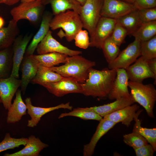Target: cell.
Listing matches in <instances>:
<instances>
[{
	"instance_id": "obj_1",
	"label": "cell",
	"mask_w": 156,
	"mask_h": 156,
	"mask_svg": "<svg viewBox=\"0 0 156 156\" xmlns=\"http://www.w3.org/2000/svg\"><path fill=\"white\" fill-rule=\"evenodd\" d=\"M116 75V69L105 68L101 70L91 68L86 82L81 84L82 94L86 96L107 97Z\"/></svg>"
},
{
	"instance_id": "obj_2",
	"label": "cell",
	"mask_w": 156,
	"mask_h": 156,
	"mask_svg": "<svg viewBox=\"0 0 156 156\" xmlns=\"http://www.w3.org/2000/svg\"><path fill=\"white\" fill-rule=\"evenodd\" d=\"M64 64L59 66L49 68L62 76L73 78L81 84L86 82L90 70L96 65L94 61L87 59L79 55L68 56Z\"/></svg>"
},
{
	"instance_id": "obj_3",
	"label": "cell",
	"mask_w": 156,
	"mask_h": 156,
	"mask_svg": "<svg viewBox=\"0 0 156 156\" xmlns=\"http://www.w3.org/2000/svg\"><path fill=\"white\" fill-rule=\"evenodd\" d=\"M50 28L53 30L62 29L64 31V36L67 41L70 42L83 28V25L79 14L69 10L54 15L50 22Z\"/></svg>"
},
{
	"instance_id": "obj_4",
	"label": "cell",
	"mask_w": 156,
	"mask_h": 156,
	"mask_svg": "<svg viewBox=\"0 0 156 156\" xmlns=\"http://www.w3.org/2000/svg\"><path fill=\"white\" fill-rule=\"evenodd\" d=\"M130 94L136 102L142 106L148 116L154 118L153 109L156 101V90L152 84L142 82H128Z\"/></svg>"
},
{
	"instance_id": "obj_5",
	"label": "cell",
	"mask_w": 156,
	"mask_h": 156,
	"mask_svg": "<svg viewBox=\"0 0 156 156\" xmlns=\"http://www.w3.org/2000/svg\"><path fill=\"white\" fill-rule=\"evenodd\" d=\"M103 3V0H86L81 6L79 14L83 28L88 31L90 37L101 17Z\"/></svg>"
},
{
	"instance_id": "obj_6",
	"label": "cell",
	"mask_w": 156,
	"mask_h": 156,
	"mask_svg": "<svg viewBox=\"0 0 156 156\" xmlns=\"http://www.w3.org/2000/svg\"><path fill=\"white\" fill-rule=\"evenodd\" d=\"M44 6L41 1L21 2L10 11L12 19L17 22L26 19L33 23L38 22L42 15Z\"/></svg>"
},
{
	"instance_id": "obj_7",
	"label": "cell",
	"mask_w": 156,
	"mask_h": 156,
	"mask_svg": "<svg viewBox=\"0 0 156 156\" xmlns=\"http://www.w3.org/2000/svg\"><path fill=\"white\" fill-rule=\"evenodd\" d=\"M140 56V41L135 39L133 42L120 52L113 61L108 64V68L126 69Z\"/></svg>"
},
{
	"instance_id": "obj_8",
	"label": "cell",
	"mask_w": 156,
	"mask_h": 156,
	"mask_svg": "<svg viewBox=\"0 0 156 156\" xmlns=\"http://www.w3.org/2000/svg\"><path fill=\"white\" fill-rule=\"evenodd\" d=\"M116 23L115 19L101 17L90 38L89 47L101 49L105 40L111 35Z\"/></svg>"
},
{
	"instance_id": "obj_9",
	"label": "cell",
	"mask_w": 156,
	"mask_h": 156,
	"mask_svg": "<svg viewBox=\"0 0 156 156\" xmlns=\"http://www.w3.org/2000/svg\"><path fill=\"white\" fill-rule=\"evenodd\" d=\"M38 55L51 52H57L72 56L81 54V51L71 49L64 46L55 39L52 32L49 30L36 49Z\"/></svg>"
},
{
	"instance_id": "obj_10",
	"label": "cell",
	"mask_w": 156,
	"mask_h": 156,
	"mask_svg": "<svg viewBox=\"0 0 156 156\" xmlns=\"http://www.w3.org/2000/svg\"><path fill=\"white\" fill-rule=\"evenodd\" d=\"M49 92L58 97L70 93L82 94L81 84L70 78L47 83L43 86Z\"/></svg>"
},
{
	"instance_id": "obj_11",
	"label": "cell",
	"mask_w": 156,
	"mask_h": 156,
	"mask_svg": "<svg viewBox=\"0 0 156 156\" xmlns=\"http://www.w3.org/2000/svg\"><path fill=\"white\" fill-rule=\"evenodd\" d=\"M147 60L141 56L125 69L130 81L142 83L145 79L152 78L154 79L156 84V77L150 69Z\"/></svg>"
},
{
	"instance_id": "obj_12",
	"label": "cell",
	"mask_w": 156,
	"mask_h": 156,
	"mask_svg": "<svg viewBox=\"0 0 156 156\" xmlns=\"http://www.w3.org/2000/svg\"><path fill=\"white\" fill-rule=\"evenodd\" d=\"M136 9L133 4L120 0H103L101 16L116 19Z\"/></svg>"
},
{
	"instance_id": "obj_13",
	"label": "cell",
	"mask_w": 156,
	"mask_h": 156,
	"mask_svg": "<svg viewBox=\"0 0 156 156\" xmlns=\"http://www.w3.org/2000/svg\"><path fill=\"white\" fill-rule=\"evenodd\" d=\"M32 36L31 34L17 37L13 44L12 67L10 76L19 77V70L27 46Z\"/></svg>"
},
{
	"instance_id": "obj_14",
	"label": "cell",
	"mask_w": 156,
	"mask_h": 156,
	"mask_svg": "<svg viewBox=\"0 0 156 156\" xmlns=\"http://www.w3.org/2000/svg\"><path fill=\"white\" fill-rule=\"evenodd\" d=\"M25 101L27 106V114L31 117V119L28 120L27 125V126L30 127H34L36 126L42 116L49 112L62 108L72 110L73 108L72 106L70 105L69 102L61 103L53 107H42L33 106L32 105L31 99L29 97L27 98Z\"/></svg>"
},
{
	"instance_id": "obj_15",
	"label": "cell",
	"mask_w": 156,
	"mask_h": 156,
	"mask_svg": "<svg viewBox=\"0 0 156 156\" xmlns=\"http://www.w3.org/2000/svg\"><path fill=\"white\" fill-rule=\"evenodd\" d=\"M21 83V79L10 76L0 79V97L6 109L11 106L12 99Z\"/></svg>"
},
{
	"instance_id": "obj_16",
	"label": "cell",
	"mask_w": 156,
	"mask_h": 156,
	"mask_svg": "<svg viewBox=\"0 0 156 156\" xmlns=\"http://www.w3.org/2000/svg\"><path fill=\"white\" fill-rule=\"evenodd\" d=\"M129 79L126 70L116 69V75L112 89L107 97L110 100H117L130 96L128 90Z\"/></svg>"
},
{
	"instance_id": "obj_17",
	"label": "cell",
	"mask_w": 156,
	"mask_h": 156,
	"mask_svg": "<svg viewBox=\"0 0 156 156\" xmlns=\"http://www.w3.org/2000/svg\"><path fill=\"white\" fill-rule=\"evenodd\" d=\"M139 108L138 105L133 104L107 114L103 117L116 124L121 122L128 127L135 117L139 115L142 112L141 110H138Z\"/></svg>"
},
{
	"instance_id": "obj_18",
	"label": "cell",
	"mask_w": 156,
	"mask_h": 156,
	"mask_svg": "<svg viewBox=\"0 0 156 156\" xmlns=\"http://www.w3.org/2000/svg\"><path fill=\"white\" fill-rule=\"evenodd\" d=\"M116 124L109 120L102 118L99 121L96 131L89 143L84 145L83 155L92 156L94 153L95 147L100 139Z\"/></svg>"
},
{
	"instance_id": "obj_19",
	"label": "cell",
	"mask_w": 156,
	"mask_h": 156,
	"mask_svg": "<svg viewBox=\"0 0 156 156\" xmlns=\"http://www.w3.org/2000/svg\"><path fill=\"white\" fill-rule=\"evenodd\" d=\"M40 64L31 55H26L22 64L21 91L24 94L29 83L36 76Z\"/></svg>"
},
{
	"instance_id": "obj_20",
	"label": "cell",
	"mask_w": 156,
	"mask_h": 156,
	"mask_svg": "<svg viewBox=\"0 0 156 156\" xmlns=\"http://www.w3.org/2000/svg\"><path fill=\"white\" fill-rule=\"evenodd\" d=\"M134 103L135 101L131 95L129 97L116 100L110 103L85 108L96 113L103 118L117 110L132 105Z\"/></svg>"
},
{
	"instance_id": "obj_21",
	"label": "cell",
	"mask_w": 156,
	"mask_h": 156,
	"mask_svg": "<svg viewBox=\"0 0 156 156\" xmlns=\"http://www.w3.org/2000/svg\"><path fill=\"white\" fill-rule=\"evenodd\" d=\"M52 18V14L49 12H46L43 14L40 28L27 48L26 55H33L38 44L50 30V24Z\"/></svg>"
},
{
	"instance_id": "obj_22",
	"label": "cell",
	"mask_w": 156,
	"mask_h": 156,
	"mask_svg": "<svg viewBox=\"0 0 156 156\" xmlns=\"http://www.w3.org/2000/svg\"><path fill=\"white\" fill-rule=\"evenodd\" d=\"M48 145L42 142L38 138L33 135L29 136L25 147L21 150L13 153H5V156H38L40 151Z\"/></svg>"
},
{
	"instance_id": "obj_23",
	"label": "cell",
	"mask_w": 156,
	"mask_h": 156,
	"mask_svg": "<svg viewBox=\"0 0 156 156\" xmlns=\"http://www.w3.org/2000/svg\"><path fill=\"white\" fill-rule=\"evenodd\" d=\"M21 90H17L16 97L9 109L7 118L8 123H14L20 120L22 116L26 114L27 106L22 98Z\"/></svg>"
},
{
	"instance_id": "obj_24",
	"label": "cell",
	"mask_w": 156,
	"mask_h": 156,
	"mask_svg": "<svg viewBox=\"0 0 156 156\" xmlns=\"http://www.w3.org/2000/svg\"><path fill=\"white\" fill-rule=\"evenodd\" d=\"M41 1L44 6L51 5L54 15L69 10L79 14L82 6L76 0H42Z\"/></svg>"
},
{
	"instance_id": "obj_25",
	"label": "cell",
	"mask_w": 156,
	"mask_h": 156,
	"mask_svg": "<svg viewBox=\"0 0 156 156\" xmlns=\"http://www.w3.org/2000/svg\"><path fill=\"white\" fill-rule=\"evenodd\" d=\"M18 32L17 22L12 19L6 27L0 29V50L10 47Z\"/></svg>"
},
{
	"instance_id": "obj_26",
	"label": "cell",
	"mask_w": 156,
	"mask_h": 156,
	"mask_svg": "<svg viewBox=\"0 0 156 156\" xmlns=\"http://www.w3.org/2000/svg\"><path fill=\"white\" fill-rule=\"evenodd\" d=\"M66 78L49 68L40 65L36 76L31 82L33 84L43 86L47 83L60 81Z\"/></svg>"
},
{
	"instance_id": "obj_27",
	"label": "cell",
	"mask_w": 156,
	"mask_h": 156,
	"mask_svg": "<svg viewBox=\"0 0 156 156\" xmlns=\"http://www.w3.org/2000/svg\"><path fill=\"white\" fill-rule=\"evenodd\" d=\"M115 19L116 23L121 25L127 30L128 35H131L142 24L137 9Z\"/></svg>"
},
{
	"instance_id": "obj_28",
	"label": "cell",
	"mask_w": 156,
	"mask_h": 156,
	"mask_svg": "<svg viewBox=\"0 0 156 156\" xmlns=\"http://www.w3.org/2000/svg\"><path fill=\"white\" fill-rule=\"evenodd\" d=\"M40 65L51 68L60 63H65L68 55L57 52H51L38 55H32Z\"/></svg>"
},
{
	"instance_id": "obj_29",
	"label": "cell",
	"mask_w": 156,
	"mask_h": 156,
	"mask_svg": "<svg viewBox=\"0 0 156 156\" xmlns=\"http://www.w3.org/2000/svg\"><path fill=\"white\" fill-rule=\"evenodd\" d=\"M12 53L10 47L0 50V79L8 77L12 67Z\"/></svg>"
},
{
	"instance_id": "obj_30",
	"label": "cell",
	"mask_w": 156,
	"mask_h": 156,
	"mask_svg": "<svg viewBox=\"0 0 156 156\" xmlns=\"http://www.w3.org/2000/svg\"><path fill=\"white\" fill-rule=\"evenodd\" d=\"M156 34V21L142 23L131 35L140 42L148 40Z\"/></svg>"
},
{
	"instance_id": "obj_31",
	"label": "cell",
	"mask_w": 156,
	"mask_h": 156,
	"mask_svg": "<svg viewBox=\"0 0 156 156\" xmlns=\"http://www.w3.org/2000/svg\"><path fill=\"white\" fill-rule=\"evenodd\" d=\"M139 115H137L134 119L135 123L133 131L136 132L143 137L156 151V128L142 127L141 122L138 119Z\"/></svg>"
},
{
	"instance_id": "obj_32",
	"label": "cell",
	"mask_w": 156,
	"mask_h": 156,
	"mask_svg": "<svg viewBox=\"0 0 156 156\" xmlns=\"http://www.w3.org/2000/svg\"><path fill=\"white\" fill-rule=\"evenodd\" d=\"M68 116L77 117L85 120H94L100 121L102 117L96 113L86 109L85 108H74L68 112L61 114L58 118L60 119Z\"/></svg>"
},
{
	"instance_id": "obj_33",
	"label": "cell",
	"mask_w": 156,
	"mask_h": 156,
	"mask_svg": "<svg viewBox=\"0 0 156 156\" xmlns=\"http://www.w3.org/2000/svg\"><path fill=\"white\" fill-rule=\"evenodd\" d=\"M119 47L112 40L110 37L104 42L101 49L108 64L113 61L119 54Z\"/></svg>"
},
{
	"instance_id": "obj_34",
	"label": "cell",
	"mask_w": 156,
	"mask_h": 156,
	"mask_svg": "<svg viewBox=\"0 0 156 156\" xmlns=\"http://www.w3.org/2000/svg\"><path fill=\"white\" fill-rule=\"evenodd\" d=\"M141 56L148 60L156 58V35L150 39L140 42Z\"/></svg>"
},
{
	"instance_id": "obj_35",
	"label": "cell",
	"mask_w": 156,
	"mask_h": 156,
	"mask_svg": "<svg viewBox=\"0 0 156 156\" xmlns=\"http://www.w3.org/2000/svg\"><path fill=\"white\" fill-rule=\"evenodd\" d=\"M28 138H12L9 133L6 134L3 140L0 143V153L9 149L18 147L21 145L25 146Z\"/></svg>"
},
{
	"instance_id": "obj_36",
	"label": "cell",
	"mask_w": 156,
	"mask_h": 156,
	"mask_svg": "<svg viewBox=\"0 0 156 156\" xmlns=\"http://www.w3.org/2000/svg\"><path fill=\"white\" fill-rule=\"evenodd\" d=\"M123 141L133 149L148 144L147 140L138 133L133 131L123 135Z\"/></svg>"
},
{
	"instance_id": "obj_37",
	"label": "cell",
	"mask_w": 156,
	"mask_h": 156,
	"mask_svg": "<svg viewBox=\"0 0 156 156\" xmlns=\"http://www.w3.org/2000/svg\"><path fill=\"white\" fill-rule=\"evenodd\" d=\"M127 35L128 34L127 30L121 25L116 23L110 37L115 43L120 47L124 42Z\"/></svg>"
},
{
	"instance_id": "obj_38",
	"label": "cell",
	"mask_w": 156,
	"mask_h": 156,
	"mask_svg": "<svg viewBox=\"0 0 156 156\" xmlns=\"http://www.w3.org/2000/svg\"><path fill=\"white\" fill-rule=\"evenodd\" d=\"M89 34L88 32L86 29L83 30L82 29L79 31L74 38L75 45L81 49H87L90 44Z\"/></svg>"
},
{
	"instance_id": "obj_39",
	"label": "cell",
	"mask_w": 156,
	"mask_h": 156,
	"mask_svg": "<svg viewBox=\"0 0 156 156\" xmlns=\"http://www.w3.org/2000/svg\"><path fill=\"white\" fill-rule=\"evenodd\" d=\"M138 10L139 18L142 23L156 21V7Z\"/></svg>"
},
{
	"instance_id": "obj_40",
	"label": "cell",
	"mask_w": 156,
	"mask_h": 156,
	"mask_svg": "<svg viewBox=\"0 0 156 156\" xmlns=\"http://www.w3.org/2000/svg\"><path fill=\"white\" fill-rule=\"evenodd\" d=\"M136 156H153L156 151L150 144L134 149Z\"/></svg>"
},
{
	"instance_id": "obj_41",
	"label": "cell",
	"mask_w": 156,
	"mask_h": 156,
	"mask_svg": "<svg viewBox=\"0 0 156 156\" xmlns=\"http://www.w3.org/2000/svg\"><path fill=\"white\" fill-rule=\"evenodd\" d=\"M137 10L156 7V0H135L133 4Z\"/></svg>"
},
{
	"instance_id": "obj_42",
	"label": "cell",
	"mask_w": 156,
	"mask_h": 156,
	"mask_svg": "<svg viewBox=\"0 0 156 156\" xmlns=\"http://www.w3.org/2000/svg\"><path fill=\"white\" fill-rule=\"evenodd\" d=\"M147 62L150 69L156 77V58L148 60Z\"/></svg>"
},
{
	"instance_id": "obj_43",
	"label": "cell",
	"mask_w": 156,
	"mask_h": 156,
	"mask_svg": "<svg viewBox=\"0 0 156 156\" xmlns=\"http://www.w3.org/2000/svg\"><path fill=\"white\" fill-rule=\"evenodd\" d=\"M21 0H0V4L11 6L19 2Z\"/></svg>"
},
{
	"instance_id": "obj_44",
	"label": "cell",
	"mask_w": 156,
	"mask_h": 156,
	"mask_svg": "<svg viewBox=\"0 0 156 156\" xmlns=\"http://www.w3.org/2000/svg\"><path fill=\"white\" fill-rule=\"evenodd\" d=\"M4 20L3 18L0 16V29L3 27L4 24Z\"/></svg>"
},
{
	"instance_id": "obj_45",
	"label": "cell",
	"mask_w": 156,
	"mask_h": 156,
	"mask_svg": "<svg viewBox=\"0 0 156 156\" xmlns=\"http://www.w3.org/2000/svg\"><path fill=\"white\" fill-rule=\"evenodd\" d=\"M122 1L125 2L126 3L131 4H133L135 2V0H120Z\"/></svg>"
},
{
	"instance_id": "obj_46",
	"label": "cell",
	"mask_w": 156,
	"mask_h": 156,
	"mask_svg": "<svg viewBox=\"0 0 156 156\" xmlns=\"http://www.w3.org/2000/svg\"><path fill=\"white\" fill-rule=\"evenodd\" d=\"M81 5V6L83 5L86 2V0H76Z\"/></svg>"
},
{
	"instance_id": "obj_47",
	"label": "cell",
	"mask_w": 156,
	"mask_h": 156,
	"mask_svg": "<svg viewBox=\"0 0 156 156\" xmlns=\"http://www.w3.org/2000/svg\"><path fill=\"white\" fill-rule=\"evenodd\" d=\"M42 0H21V2H29L34 1H41Z\"/></svg>"
},
{
	"instance_id": "obj_48",
	"label": "cell",
	"mask_w": 156,
	"mask_h": 156,
	"mask_svg": "<svg viewBox=\"0 0 156 156\" xmlns=\"http://www.w3.org/2000/svg\"><path fill=\"white\" fill-rule=\"evenodd\" d=\"M2 103V101L0 97V103Z\"/></svg>"
}]
</instances>
